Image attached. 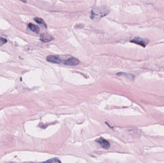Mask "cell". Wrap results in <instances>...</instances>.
<instances>
[{"mask_svg":"<svg viewBox=\"0 0 164 163\" xmlns=\"http://www.w3.org/2000/svg\"><path fill=\"white\" fill-rule=\"evenodd\" d=\"M109 10L104 6H100L95 8L91 13V18L100 19L106 16L109 13Z\"/></svg>","mask_w":164,"mask_h":163,"instance_id":"1","label":"cell"},{"mask_svg":"<svg viewBox=\"0 0 164 163\" xmlns=\"http://www.w3.org/2000/svg\"><path fill=\"white\" fill-rule=\"evenodd\" d=\"M70 56L63 55H49L47 57L46 60L49 62L56 64H64L66 60Z\"/></svg>","mask_w":164,"mask_h":163,"instance_id":"2","label":"cell"},{"mask_svg":"<svg viewBox=\"0 0 164 163\" xmlns=\"http://www.w3.org/2000/svg\"><path fill=\"white\" fill-rule=\"evenodd\" d=\"M130 42L131 43L136 44H139L141 46H143V47H145L148 43V40L147 39L139 37H135Z\"/></svg>","mask_w":164,"mask_h":163,"instance_id":"3","label":"cell"},{"mask_svg":"<svg viewBox=\"0 0 164 163\" xmlns=\"http://www.w3.org/2000/svg\"><path fill=\"white\" fill-rule=\"evenodd\" d=\"M79 63H80V61L79 59L73 56H70L66 60L63 64L65 65L73 66L78 65Z\"/></svg>","mask_w":164,"mask_h":163,"instance_id":"4","label":"cell"},{"mask_svg":"<svg viewBox=\"0 0 164 163\" xmlns=\"http://www.w3.org/2000/svg\"><path fill=\"white\" fill-rule=\"evenodd\" d=\"M40 39L44 43H47L53 40L54 37L52 35L48 33H43L40 35Z\"/></svg>","mask_w":164,"mask_h":163,"instance_id":"5","label":"cell"},{"mask_svg":"<svg viewBox=\"0 0 164 163\" xmlns=\"http://www.w3.org/2000/svg\"><path fill=\"white\" fill-rule=\"evenodd\" d=\"M96 142H97L102 148L105 149H108L110 147V144L107 140L105 139L104 138H99L96 140Z\"/></svg>","mask_w":164,"mask_h":163,"instance_id":"6","label":"cell"},{"mask_svg":"<svg viewBox=\"0 0 164 163\" xmlns=\"http://www.w3.org/2000/svg\"><path fill=\"white\" fill-rule=\"evenodd\" d=\"M29 27L32 31H33V32L37 33V34L39 32V28L38 26L36 25L32 24V23H29Z\"/></svg>","mask_w":164,"mask_h":163,"instance_id":"7","label":"cell"},{"mask_svg":"<svg viewBox=\"0 0 164 163\" xmlns=\"http://www.w3.org/2000/svg\"><path fill=\"white\" fill-rule=\"evenodd\" d=\"M34 20L37 23V24H40L41 25L44 26L45 27H46V24L45 23V21H44L42 18H39V17H35Z\"/></svg>","mask_w":164,"mask_h":163,"instance_id":"8","label":"cell"},{"mask_svg":"<svg viewBox=\"0 0 164 163\" xmlns=\"http://www.w3.org/2000/svg\"><path fill=\"white\" fill-rule=\"evenodd\" d=\"M44 163H61V162L59 159L56 158L50 159L44 162Z\"/></svg>","mask_w":164,"mask_h":163,"instance_id":"9","label":"cell"},{"mask_svg":"<svg viewBox=\"0 0 164 163\" xmlns=\"http://www.w3.org/2000/svg\"><path fill=\"white\" fill-rule=\"evenodd\" d=\"M7 42V40L3 37H0V46H2Z\"/></svg>","mask_w":164,"mask_h":163,"instance_id":"10","label":"cell"}]
</instances>
